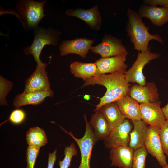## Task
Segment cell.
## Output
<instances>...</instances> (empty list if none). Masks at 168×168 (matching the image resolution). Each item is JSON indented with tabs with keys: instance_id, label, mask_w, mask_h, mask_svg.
Instances as JSON below:
<instances>
[{
	"instance_id": "cell-18",
	"label": "cell",
	"mask_w": 168,
	"mask_h": 168,
	"mask_svg": "<svg viewBox=\"0 0 168 168\" xmlns=\"http://www.w3.org/2000/svg\"><path fill=\"white\" fill-rule=\"evenodd\" d=\"M134 150L128 146H120L110 149L111 165L120 168H132Z\"/></svg>"
},
{
	"instance_id": "cell-19",
	"label": "cell",
	"mask_w": 168,
	"mask_h": 168,
	"mask_svg": "<svg viewBox=\"0 0 168 168\" xmlns=\"http://www.w3.org/2000/svg\"><path fill=\"white\" fill-rule=\"evenodd\" d=\"M115 102L126 119L135 121L142 119L140 104L129 96L123 97Z\"/></svg>"
},
{
	"instance_id": "cell-21",
	"label": "cell",
	"mask_w": 168,
	"mask_h": 168,
	"mask_svg": "<svg viewBox=\"0 0 168 168\" xmlns=\"http://www.w3.org/2000/svg\"><path fill=\"white\" fill-rule=\"evenodd\" d=\"M89 123L97 141L105 140L113 129L104 116L98 110L96 111L92 115Z\"/></svg>"
},
{
	"instance_id": "cell-1",
	"label": "cell",
	"mask_w": 168,
	"mask_h": 168,
	"mask_svg": "<svg viewBox=\"0 0 168 168\" xmlns=\"http://www.w3.org/2000/svg\"><path fill=\"white\" fill-rule=\"evenodd\" d=\"M95 84L103 85L106 89L105 95L96 106L95 111L105 104L115 102L123 97L129 96L130 84L126 81L123 73L96 75L85 81L82 87Z\"/></svg>"
},
{
	"instance_id": "cell-6",
	"label": "cell",
	"mask_w": 168,
	"mask_h": 168,
	"mask_svg": "<svg viewBox=\"0 0 168 168\" xmlns=\"http://www.w3.org/2000/svg\"><path fill=\"white\" fill-rule=\"evenodd\" d=\"M150 48L144 52H138L136 59L130 68L124 74L128 83H136L140 85L145 86V77L143 73L144 66L151 61L159 58L160 54L151 52Z\"/></svg>"
},
{
	"instance_id": "cell-20",
	"label": "cell",
	"mask_w": 168,
	"mask_h": 168,
	"mask_svg": "<svg viewBox=\"0 0 168 168\" xmlns=\"http://www.w3.org/2000/svg\"><path fill=\"white\" fill-rule=\"evenodd\" d=\"M131 121L133 128L130 134L128 146L134 150L145 147L148 124L142 119Z\"/></svg>"
},
{
	"instance_id": "cell-16",
	"label": "cell",
	"mask_w": 168,
	"mask_h": 168,
	"mask_svg": "<svg viewBox=\"0 0 168 168\" xmlns=\"http://www.w3.org/2000/svg\"><path fill=\"white\" fill-rule=\"evenodd\" d=\"M141 17L150 20L154 25L161 26L168 22V8L143 4L138 12Z\"/></svg>"
},
{
	"instance_id": "cell-12",
	"label": "cell",
	"mask_w": 168,
	"mask_h": 168,
	"mask_svg": "<svg viewBox=\"0 0 168 168\" xmlns=\"http://www.w3.org/2000/svg\"><path fill=\"white\" fill-rule=\"evenodd\" d=\"M94 42V40L86 38L63 41L59 46L60 55L64 56L73 54L85 58Z\"/></svg>"
},
{
	"instance_id": "cell-23",
	"label": "cell",
	"mask_w": 168,
	"mask_h": 168,
	"mask_svg": "<svg viewBox=\"0 0 168 168\" xmlns=\"http://www.w3.org/2000/svg\"><path fill=\"white\" fill-rule=\"evenodd\" d=\"M71 73L76 77L85 81L96 75L97 68L92 63H84L77 61L72 62L70 65Z\"/></svg>"
},
{
	"instance_id": "cell-10",
	"label": "cell",
	"mask_w": 168,
	"mask_h": 168,
	"mask_svg": "<svg viewBox=\"0 0 168 168\" xmlns=\"http://www.w3.org/2000/svg\"><path fill=\"white\" fill-rule=\"evenodd\" d=\"M160 128L150 126L147 127L145 147L148 153L155 158L162 167L168 164L160 139Z\"/></svg>"
},
{
	"instance_id": "cell-8",
	"label": "cell",
	"mask_w": 168,
	"mask_h": 168,
	"mask_svg": "<svg viewBox=\"0 0 168 168\" xmlns=\"http://www.w3.org/2000/svg\"><path fill=\"white\" fill-rule=\"evenodd\" d=\"M90 50L103 58L119 55L127 52L121 39L108 34H105L101 42L92 46Z\"/></svg>"
},
{
	"instance_id": "cell-25",
	"label": "cell",
	"mask_w": 168,
	"mask_h": 168,
	"mask_svg": "<svg viewBox=\"0 0 168 168\" xmlns=\"http://www.w3.org/2000/svg\"><path fill=\"white\" fill-rule=\"evenodd\" d=\"M148 153L145 147L134 150L132 168H146L145 160Z\"/></svg>"
},
{
	"instance_id": "cell-15",
	"label": "cell",
	"mask_w": 168,
	"mask_h": 168,
	"mask_svg": "<svg viewBox=\"0 0 168 168\" xmlns=\"http://www.w3.org/2000/svg\"><path fill=\"white\" fill-rule=\"evenodd\" d=\"M129 96L140 104L154 102L159 99L157 87L153 82L146 83L145 86L135 84L131 87Z\"/></svg>"
},
{
	"instance_id": "cell-9",
	"label": "cell",
	"mask_w": 168,
	"mask_h": 168,
	"mask_svg": "<svg viewBox=\"0 0 168 168\" xmlns=\"http://www.w3.org/2000/svg\"><path fill=\"white\" fill-rule=\"evenodd\" d=\"M47 65L44 63L37 64L35 71L25 81L23 92L42 91L51 89L46 71Z\"/></svg>"
},
{
	"instance_id": "cell-17",
	"label": "cell",
	"mask_w": 168,
	"mask_h": 168,
	"mask_svg": "<svg viewBox=\"0 0 168 168\" xmlns=\"http://www.w3.org/2000/svg\"><path fill=\"white\" fill-rule=\"evenodd\" d=\"M54 92L51 89L44 91L23 92L18 94L13 101L16 109L26 105H37L43 103L47 97H52Z\"/></svg>"
},
{
	"instance_id": "cell-30",
	"label": "cell",
	"mask_w": 168,
	"mask_h": 168,
	"mask_svg": "<svg viewBox=\"0 0 168 168\" xmlns=\"http://www.w3.org/2000/svg\"><path fill=\"white\" fill-rule=\"evenodd\" d=\"M26 117L25 112L23 109L17 108L11 113L8 120L14 124H19L24 121Z\"/></svg>"
},
{
	"instance_id": "cell-31",
	"label": "cell",
	"mask_w": 168,
	"mask_h": 168,
	"mask_svg": "<svg viewBox=\"0 0 168 168\" xmlns=\"http://www.w3.org/2000/svg\"><path fill=\"white\" fill-rule=\"evenodd\" d=\"M143 4L156 6L160 5L163 7L168 8V0H144Z\"/></svg>"
},
{
	"instance_id": "cell-28",
	"label": "cell",
	"mask_w": 168,
	"mask_h": 168,
	"mask_svg": "<svg viewBox=\"0 0 168 168\" xmlns=\"http://www.w3.org/2000/svg\"><path fill=\"white\" fill-rule=\"evenodd\" d=\"M159 134L164 152L168 156V119L160 128Z\"/></svg>"
},
{
	"instance_id": "cell-2",
	"label": "cell",
	"mask_w": 168,
	"mask_h": 168,
	"mask_svg": "<svg viewBox=\"0 0 168 168\" xmlns=\"http://www.w3.org/2000/svg\"><path fill=\"white\" fill-rule=\"evenodd\" d=\"M127 16L128 21L126 30L127 36L133 44L134 49L139 52L147 51L149 48V42L152 40L163 44L162 38L158 34L152 35L149 32V28L142 21V18L138 12L129 8Z\"/></svg>"
},
{
	"instance_id": "cell-5",
	"label": "cell",
	"mask_w": 168,
	"mask_h": 168,
	"mask_svg": "<svg viewBox=\"0 0 168 168\" xmlns=\"http://www.w3.org/2000/svg\"><path fill=\"white\" fill-rule=\"evenodd\" d=\"M84 117L86 124V130L84 136L81 138L75 137L71 132H68L60 127L62 130L68 134L75 141L80 151L81 161L78 168H91L90 161L93 147L97 142L92 128L88 121L86 115Z\"/></svg>"
},
{
	"instance_id": "cell-32",
	"label": "cell",
	"mask_w": 168,
	"mask_h": 168,
	"mask_svg": "<svg viewBox=\"0 0 168 168\" xmlns=\"http://www.w3.org/2000/svg\"><path fill=\"white\" fill-rule=\"evenodd\" d=\"M57 150H55L52 153L49 152L47 168H53L56 160Z\"/></svg>"
},
{
	"instance_id": "cell-27",
	"label": "cell",
	"mask_w": 168,
	"mask_h": 168,
	"mask_svg": "<svg viewBox=\"0 0 168 168\" xmlns=\"http://www.w3.org/2000/svg\"><path fill=\"white\" fill-rule=\"evenodd\" d=\"M13 86L12 82L0 76V105L7 106L8 104L6 100L7 95Z\"/></svg>"
},
{
	"instance_id": "cell-22",
	"label": "cell",
	"mask_w": 168,
	"mask_h": 168,
	"mask_svg": "<svg viewBox=\"0 0 168 168\" xmlns=\"http://www.w3.org/2000/svg\"><path fill=\"white\" fill-rule=\"evenodd\" d=\"M98 110L104 116L112 129L126 119L115 102L105 104Z\"/></svg>"
},
{
	"instance_id": "cell-11",
	"label": "cell",
	"mask_w": 168,
	"mask_h": 168,
	"mask_svg": "<svg viewBox=\"0 0 168 168\" xmlns=\"http://www.w3.org/2000/svg\"><path fill=\"white\" fill-rule=\"evenodd\" d=\"M128 52L122 54L110 57L101 58L94 63L97 68L96 75L119 73L124 74L128 66L125 63Z\"/></svg>"
},
{
	"instance_id": "cell-33",
	"label": "cell",
	"mask_w": 168,
	"mask_h": 168,
	"mask_svg": "<svg viewBox=\"0 0 168 168\" xmlns=\"http://www.w3.org/2000/svg\"><path fill=\"white\" fill-rule=\"evenodd\" d=\"M162 109L166 119H168V103Z\"/></svg>"
},
{
	"instance_id": "cell-29",
	"label": "cell",
	"mask_w": 168,
	"mask_h": 168,
	"mask_svg": "<svg viewBox=\"0 0 168 168\" xmlns=\"http://www.w3.org/2000/svg\"><path fill=\"white\" fill-rule=\"evenodd\" d=\"M40 148L28 146L26 151V168H34Z\"/></svg>"
},
{
	"instance_id": "cell-3",
	"label": "cell",
	"mask_w": 168,
	"mask_h": 168,
	"mask_svg": "<svg viewBox=\"0 0 168 168\" xmlns=\"http://www.w3.org/2000/svg\"><path fill=\"white\" fill-rule=\"evenodd\" d=\"M61 34V32L56 30L38 27L35 29L32 44L25 47L23 51L26 55L31 54L37 64L42 63L43 62L40 59L42 49L47 45L57 46L60 40Z\"/></svg>"
},
{
	"instance_id": "cell-26",
	"label": "cell",
	"mask_w": 168,
	"mask_h": 168,
	"mask_svg": "<svg viewBox=\"0 0 168 168\" xmlns=\"http://www.w3.org/2000/svg\"><path fill=\"white\" fill-rule=\"evenodd\" d=\"M78 151L75 144L72 143L70 146H67L64 150V157L62 161L58 162L60 168H69L73 156H76Z\"/></svg>"
},
{
	"instance_id": "cell-35",
	"label": "cell",
	"mask_w": 168,
	"mask_h": 168,
	"mask_svg": "<svg viewBox=\"0 0 168 168\" xmlns=\"http://www.w3.org/2000/svg\"><path fill=\"white\" fill-rule=\"evenodd\" d=\"M161 168H168V164L162 166Z\"/></svg>"
},
{
	"instance_id": "cell-24",
	"label": "cell",
	"mask_w": 168,
	"mask_h": 168,
	"mask_svg": "<svg viewBox=\"0 0 168 168\" xmlns=\"http://www.w3.org/2000/svg\"><path fill=\"white\" fill-rule=\"evenodd\" d=\"M26 140L28 146L40 148L47 142L45 131L37 127L30 128L26 133Z\"/></svg>"
},
{
	"instance_id": "cell-14",
	"label": "cell",
	"mask_w": 168,
	"mask_h": 168,
	"mask_svg": "<svg viewBox=\"0 0 168 168\" xmlns=\"http://www.w3.org/2000/svg\"><path fill=\"white\" fill-rule=\"evenodd\" d=\"M65 13L68 16L75 17L83 21L91 29L98 30L100 28L102 17L98 7L97 5L89 9H68Z\"/></svg>"
},
{
	"instance_id": "cell-7",
	"label": "cell",
	"mask_w": 168,
	"mask_h": 168,
	"mask_svg": "<svg viewBox=\"0 0 168 168\" xmlns=\"http://www.w3.org/2000/svg\"><path fill=\"white\" fill-rule=\"evenodd\" d=\"M133 125L128 119H125L113 129L109 135L104 141L105 147L111 149L120 146H128L130 134Z\"/></svg>"
},
{
	"instance_id": "cell-13",
	"label": "cell",
	"mask_w": 168,
	"mask_h": 168,
	"mask_svg": "<svg viewBox=\"0 0 168 168\" xmlns=\"http://www.w3.org/2000/svg\"><path fill=\"white\" fill-rule=\"evenodd\" d=\"M160 101L140 104L142 119L149 126L160 128L166 120Z\"/></svg>"
},
{
	"instance_id": "cell-34",
	"label": "cell",
	"mask_w": 168,
	"mask_h": 168,
	"mask_svg": "<svg viewBox=\"0 0 168 168\" xmlns=\"http://www.w3.org/2000/svg\"><path fill=\"white\" fill-rule=\"evenodd\" d=\"M84 99L86 100H89L90 98V96L88 95H85L84 96Z\"/></svg>"
},
{
	"instance_id": "cell-4",
	"label": "cell",
	"mask_w": 168,
	"mask_h": 168,
	"mask_svg": "<svg viewBox=\"0 0 168 168\" xmlns=\"http://www.w3.org/2000/svg\"><path fill=\"white\" fill-rule=\"evenodd\" d=\"M45 1L19 0L17 2L16 8L29 29H35L41 19L44 16L43 7Z\"/></svg>"
}]
</instances>
